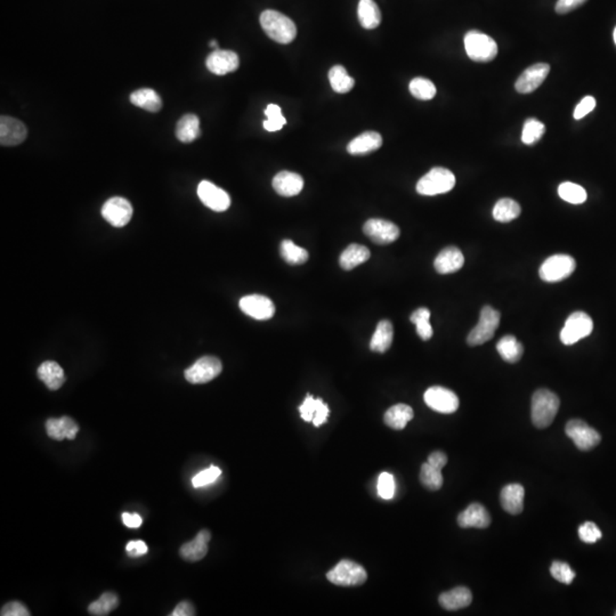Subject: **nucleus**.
<instances>
[{
  "label": "nucleus",
  "mask_w": 616,
  "mask_h": 616,
  "mask_svg": "<svg viewBox=\"0 0 616 616\" xmlns=\"http://www.w3.org/2000/svg\"><path fill=\"white\" fill-rule=\"evenodd\" d=\"M259 21L266 34L276 43L290 44L296 38V25L282 13L267 9L262 13Z\"/></svg>",
  "instance_id": "obj_1"
},
{
  "label": "nucleus",
  "mask_w": 616,
  "mask_h": 616,
  "mask_svg": "<svg viewBox=\"0 0 616 616\" xmlns=\"http://www.w3.org/2000/svg\"><path fill=\"white\" fill-rule=\"evenodd\" d=\"M558 396L549 390H539L532 397L531 417L537 428L544 429L553 423L558 412Z\"/></svg>",
  "instance_id": "obj_2"
},
{
  "label": "nucleus",
  "mask_w": 616,
  "mask_h": 616,
  "mask_svg": "<svg viewBox=\"0 0 616 616\" xmlns=\"http://www.w3.org/2000/svg\"><path fill=\"white\" fill-rule=\"evenodd\" d=\"M456 186V176L454 172L436 167L426 175L421 177L417 183V192L421 195L432 197L437 194H444L450 192Z\"/></svg>",
  "instance_id": "obj_3"
},
{
  "label": "nucleus",
  "mask_w": 616,
  "mask_h": 616,
  "mask_svg": "<svg viewBox=\"0 0 616 616\" xmlns=\"http://www.w3.org/2000/svg\"><path fill=\"white\" fill-rule=\"evenodd\" d=\"M463 41H465L466 53L474 62L487 63L494 60L498 55V45L494 39L480 31H469L466 34Z\"/></svg>",
  "instance_id": "obj_4"
},
{
  "label": "nucleus",
  "mask_w": 616,
  "mask_h": 616,
  "mask_svg": "<svg viewBox=\"0 0 616 616\" xmlns=\"http://www.w3.org/2000/svg\"><path fill=\"white\" fill-rule=\"evenodd\" d=\"M500 319H501L500 313L491 306L482 308L478 323L467 337L469 346H480L491 340L499 328Z\"/></svg>",
  "instance_id": "obj_5"
},
{
  "label": "nucleus",
  "mask_w": 616,
  "mask_h": 616,
  "mask_svg": "<svg viewBox=\"0 0 616 616\" xmlns=\"http://www.w3.org/2000/svg\"><path fill=\"white\" fill-rule=\"evenodd\" d=\"M366 577L368 574L366 570L361 565L348 559H342L326 574V579L339 586H361L366 582Z\"/></svg>",
  "instance_id": "obj_6"
},
{
  "label": "nucleus",
  "mask_w": 616,
  "mask_h": 616,
  "mask_svg": "<svg viewBox=\"0 0 616 616\" xmlns=\"http://www.w3.org/2000/svg\"><path fill=\"white\" fill-rule=\"evenodd\" d=\"M575 269L577 263L573 257L564 254L553 255L544 260L541 265L539 275L542 281L553 283L571 276Z\"/></svg>",
  "instance_id": "obj_7"
},
{
  "label": "nucleus",
  "mask_w": 616,
  "mask_h": 616,
  "mask_svg": "<svg viewBox=\"0 0 616 616\" xmlns=\"http://www.w3.org/2000/svg\"><path fill=\"white\" fill-rule=\"evenodd\" d=\"M593 330V321L584 312H575L568 316L560 331V342L567 346L586 338Z\"/></svg>",
  "instance_id": "obj_8"
},
{
  "label": "nucleus",
  "mask_w": 616,
  "mask_h": 616,
  "mask_svg": "<svg viewBox=\"0 0 616 616\" xmlns=\"http://www.w3.org/2000/svg\"><path fill=\"white\" fill-rule=\"evenodd\" d=\"M222 370L223 366L217 357H203L198 359L193 366L186 368L184 376L190 384H207L221 375Z\"/></svg>",
  "instance_id": "obj_9"
},
{
  "label": "nucleus",
  "mask_w": 616,
  "mask_h": 616,
  "mask_svg": "<svg viewBox=\"0 0 616 616\" xmlns=\"http://www.w3.org/2000/svg\"><path fill=\"white\" fill-rule=\"evenodd\" d=\"M565 432L581 451L592 450L601 443V434L583 420L573 419L568 421Z\"/></svg>",
  "instance_id": "obj_10"
},
{
  "label": "nucleus",
  "mask_w": 616,
  "mask_h": 616,
  "mask_svg": "<svg viewBox=\"0 0 616 616\" xmlns=\"http://www.w3.org/2000/svg\"><path fill=\"white\" fill-rule=\"evenodd\" d=\"M423 399L429 408L439 413H454L459 408L458 396L444 387H430L423 395Z\"/></svg>",
  "instance_id": "obj_11"
},
{
  "label": "nucleus",
  "mask_w": 616,
  "mask_h": 616,
  "mask_svg": "<svg viewBox=\"0 0 616 616\" xmlns=\"http://www.w3.org/2000/svg\"><path fill=\"white\" fill-rule=\"evenodd\" d=\"M134 209L127 199L113 197L102 207V216L112 226L124 227L133 217Z\"/></svg>",
  "instance_id": "obj_12"
},
{
  "label": "nucleus",
  "mask_w": 616,
  "mask_h": 616,
  "mask_svg": "<svg viewBox=\"0 0 616 616\" xmlns=\"http://www.w3.org/2000/svg\"><path fill=\"white\" fill-rule=\"evenodd\" d=\"M363 232L377 245H390L399 239L401 233L395 224L378 218L368 219L363 226Z\"/></svg>",
  "instance_id": "obj_13"
},
{
  "label": "nucleus",
  "mask_w": 616,
  "mask_h": 616,
  "mask_svg": "<svg viewBox=\"0 0 616 616\" xmlns=\"http://www.w3.org/2000/svg\"><path fill=\"white\" fill-rule=\"evenodd\" d=\"M198 195L201 203L214 212H223L230 208V195L210 181H203L200 183L198 186Z\"/></svg>",
  "instance_id": "obj_14"
},
{
  "label": "nucleus",
  "mask_w": 616,
  "mask_h": 616,
  "mask_svg": "<svg viewBox=\"0 0 616 616\" xmlns=\"http://www.w3.org/2000/svg\"><path fill=\"white\" fill-rule=\"evenodd\" d=\"M240 309L255 320H269L275 314L272 300L262 295H249L240 300Z\"/></svg>",
  "instance_id": "obj_15"
},
{
  "label": "nucleus",
  "mask_w": 616,
  "mask_h": 616,
  "mask_svg": "<svg viewBox=\"0 0 616 616\" xmlns=\"http://www.w3.org/2000/svg\"><path fill=\"white\" fill-rule=\"evenodd\" d=\"M550 72V65L547 63H538L527 68L517 79L515 88L520 94H530L538 89Z\"/></svg>",
  "instance_id": "obj_16"
},
{
  "label": "nucleus",
  "mask_w": 616,
  "mask_h": 616,
  "mask_svg": "<svg viewBox=\"0 0 616 616\" xmlns=\"http://www.w3.org/2000/svg\"><path fill=\"white\" fill-rule=\"evenodd\" d=\"M239 56L236 51L216 49L205 60L207 69L214 75L224 76L234 72L239 68Z\"/></svg>",
  "instance_id": "obj_17"
},
{
  "label": "nucleus",
  "mask_w": 616,
  "mask_h": 616,
  "mask_svg": "<svg viewBox=\"0 0 616 616\" xmlns=\"http://www.w3.org/2000/svg\"><path fill=\"white\" fill-rule=\"evenodd\" d=\"M27 136L25 124L18 119L3 115L0 118V144L15 146L25 142Z\"/></svg>",
  "instance_id": "obj_18"
},
{
  "label": "nucleus",
  "mask_w": 616,
  "mask_h": 616,
  "mask_svg": "<svg viewBox=\"0 0 616 616\" xmlns=\"http://www.w3.org/2000/svg\"><path fill=\"white\" fill-rule=\"evenodd\" d=\"M458 524L462 529H487L491 524V516L485 507L474 502L458 516Z\"/></svg>",
  "instance_id": "obj_19"
},
{
  "label": "nucleus",
  "mask_w": 616,
  "mask_h": 616,
  "mask_svg": "<svg viewBox=\"0 0 616 616\" xmlns=\"http://www.w3.org/2000/svg\"><path fill=\"white\" fill-rule=\"evenodd\" d=\"M46 432L55 441H63L64 438L75 439L79 432V426L72 418H51L46 421Z\"/></svg>",
  "instance_id": "obj_20"
},
{
  "label": "nucleus",
  "mask_w": 616,
  "mask_h": 616,
  "mask_svg": "<svg viewBox=\"0 0 616 616\" xmlns=\"http://www.w3.org/2000/svg\"><path fill=\"white\" fill-rule=\"evenodd\" d=\"M275 192L282 197H295L302 192L304 179L296 172H281L273 179Z\"/></svg>",
  "instance_id": "obj_21"
},
{
  "label": "nucleus",
  "mask_w": 616,
  "mask_h": 616,
  "mask_svg": "<svg viewBox=\"0 0 616 616\" xmlns=\"http://www.w3.org/2000/svg\"><path fill=\"white\" fill-rule=\"evenodd\" d=\"M465 264V257L456 247H447L436 257L434 266L439 274H451L458 272Z\"/></svg>",
  "instance_id": "obj_22"
},
{
  "label": "nucleus",
  "mask_w": 616,
  "mask_h": 616,
  "mask_svg": "<svg viewBox=\"0 0 616 616\" xmlns=\"http://www.w3.org/2000/svg\"><path fill=\"white\" fill-rule=\"evenodd\" d=\"M212 539V534L208 530H203L193 541L183 544L179 550L181 558L188 562H199L208 553V542Z\"/></svg>",
  "instance_id": "obj_23"
},
{
  "label": "nucleus",
  "mask_w": 616,
  "mask_h": 616,
  "mask_svg": "<svg viewBox=\"0 0 616 616\" xmlns=\"http://www.w3.org/2000/svg\"><path fill=\"white\" fill-rule=\"evenodd\" d=\"M525 489L520 484H508L500 494L501 506L511 515H520L524 509Z\"/></svg>",
  "instance_id": "obj_24"
},
{
  "label": "nucleus",
  "mask_w": 616,
  "mask_h": 616,
  "mask_svg": "<svg viewBox=\"0 0 616 616\" xmlns=\"http://www.w3.org/2000/svg\"><path fill=\"white\" fill-rule=\"evenodd\" d=\"M473 595L466 586H458L450 591L443 592L438 601L442 608L447 610H458L467 608L471 604Z\"/></svg>",
  "instance_id": "obj_25"
},
{
  "label": "nucleus",
  "mask_w": 616,
  "mask_h": 616,
  "mask_svg": "<svg viewBox=\"0 0 616 616\" xmlns=\"http://www.w3.org/2000/svg\"><path fill=\"white\" fill-rule=\"evenodd\" d=\"M383 146V137L376 131H366L354 139L347 146V151L353 155L371 153Z\"/></svg>",
  "instance_id": "obj_26"
},
{
  "label": "nucleus",
  "mask_w": 616,
  "mask_h": 616,
  "mask_svg": "<svg viewBox=\"0 0 616 616\" xmlns=\"http://www.w3.org/2000/svg\"><path fill=\"white\" fill-rule=\"evenodd\" d=\"M38 377L51 390H60L65 381L63 368L54 361H46L38 368Z\"/></svg>",
  "instance_id": "obj_27"
},
{
  "label": "nucleus",
  "mask_w": 616,
  "mask_h": 616,
  "mask_svg": "<svg viewBox=\"0 0 616 616\" xmlns=\"http://www.w3.org/2000/svg\"><path fill=\"white\" fill-rule=\"evenodd\" d=\"M393 324L388 320H383L378 323L375 333L370 342V349L376 353H385L390 349L393 342Z\"/></svg>",
  "instance_id": "obj_28"
},
{
  "label": "nucleus",
  "mask_w": 616,
  "mask_h": 616,
  "mask_svg": "<svg viewBox=\"0 0 616 616\" xmlns=\"http://www.w3.org/2000/svg\"><path fill=\"white\" fill-rule=\"evenodd\" d=\"M413 410L406 404H396L386 411L384 421L387 426L395 430H402L413 419Z\"/></svg>",
  "instance_id": "obj_29"
},
{
  "label": "nucleus",
  "mask_w": 616,
  "mask_h": 616,
  "mask_svg": "<svg viewBox=\"0 0 616 616\" xmlns=\"http://www.w3.org/2000/svg\"><path fill=\"white\" fill-rule=\"evenodd\" d=\"M370 256L371 254L366 247L353 243V245H348L347 248L342 251V254L339 258V264L345 271H351L357 266L366 263Z\"/></svg>",
  "instance_id": "obj_30"
},
{
  "label": "nucleus",
  "mask_w": 616,
  "mask_h": 616,
  "mask_svg": "<svg viewBox=\"0 0 616 616\" xmlns=\"http://www.w3.org/2000/svg\"><path fill=\"white\" fill-rule=\"evenodd\" d=\"M130 102L133 103V105L141 108V109L146 110L148 112H159L162 108V101L159 96L157 91L150 88H143L139 91H134L133 94L130 95Z\"/></svg>",
  "instance_id": "obj_31"
},
{
  "label": "nucleus",
  "mask_w": 616,
  "mask_h": 616,
  "mask_svg": "<svg viewBox=\"0 0 616 616\" xmlns=\"http://www.w3.org/2000/svg\"><path fill=\"white\" fill-rule=\"evenodd\" d=\"M200 120L197 115L188 113L181 117L176 126V137L181 143H192L200 137Z\"/></svg>",
  "instance_id": "obj_32"
},
{
  "label": "nucleus",
  "mask_w": 616,
  "mask_h": 616,
  "mask_svg": "<svg viewBox=\"0 0 616 616\" xmlns=\"http://www.w3.org/2000/svg\"><path fill=\"white\" fill-rule=\"evenodd\" d=\"M359 23L364 29L371 30L380 25L381 13L375 0H359Z\"/></svg>",
  "instance_id": "obj_33"
},
{
  "label": "nucleus",
  "mask_w": 616,
  "mask_h": 616,
  "mask_svg": "<svg viewBox=\"0 0 616 616\" xmlns=\"http://www.w3.org/2000/svg\"><path fill=\"white\" fill-rule=\"evenodd\" d=\"M496 349L502 359L508 363L518 362L524 353L522 345L513 335H507L500 339L496 345Z\"/></svg>",
  "instance_id": "obj_34"
},
{
  "label": "nucleus",
  "mask_w": 616,
  "mask_h": 616,
  "mask_svg": "<svg viewBox=\"0 0 616 616\" xmlns=\"http://www.w3.org/2000/svg\"><path fill=\"white\" fill-rule=\"evenodd\" d=\"M522 208L520 203L509 198H503L499 200L493 208V218L500 223H509V222L520 217Z\"/></svg>",
  "instance_id": "obj_35"
},
{
  "label": "nucleus",
  "mask_w": 616,
  "mask_h": 616,
  "mask_svg": "<svg viewBox=\"0 0 616 616\" xmlns=\"http://www.w3.org/2000/svg\"><path fill=\"white\" fill-rule=\"evenodd\" d=\"M330 85L338 94H346L353 89L355 82L342 65H335L329 72Z\"/></svg>",
  "instance_id": "obj_36"
},
{
  "label": "nucleus",
  "mask_w": 616,
  "mask_h": 616,
  "mask_svg": "<svg viewBox=\"0 0 616 616\" xmlns=\"http://www.w3.org/2000/svg\"><path fill=\"white\" fill-rule=\"evenodd\" d=\"M281 257L290 265H300L307 262L308 252L306 249L295 245L291 240H283L280 245Z\"/></svg>",
  "instance_id": "obj_37"
},
{
  "label": "nucleus",
  "mask_w": 616,
  "mask_h": 616,
  "mask_svg": "<svg viewBox=\"0 0 616 616\" xmlns=\"http://www.w3.org/2000/svg\"><path fill=\"white\" fill-rule=\"evenodd\" d=\"M410 320L412 323L416 324L420 338L425 342L432 338L434 331H432V324L429 322L430 312H429L428 308H418L417 311H414L411 315Z\"/></svg>",
  "instance_id": "obj_38"
},
{
  "label": "nucleus",
  "mask_w": 616,
  "mask_h": 616,
  "mask_svg": "<svg viewBox=\"0 0 616 616\" xmlns=\"http://www.w3.org/2000/svg\"><path fill=\"white\" fill-rule=\"evenodd\" d=\"M558 194L564 201L572 205H581L586 201V190L571 181H565L559 185Z\"/></svg>",
  "instance_id": "obj_39"
},
{
  "label": "nucleus",
  "mask_w": 616,
  "mask_h": 616,
  "mask_svg": "<svg viewBox=\"0 0 616 616\" xmlns=\"http://www.w3.org/2000/svg\"><path fill=\"white\" fill-rule=\"evenodd\" d=\"M119 599L113 592H104L98 601L89 605L88 612L91 615L104 616L118 608Z\"/></svg>",
  "instance_id": "obj_40"
},
{
  "label": "nucleus",
  "mask_w": 616,
  "mask_h": 616,
  "mask_svg": "<svg viewBox=\"0 0 616 616\" xmlns=\"http://www.w3.org/2000/svg\"><path fill=\"white\" fill-rule=\"evenodd\" d=\"M420 482L430 491H437L443 485L441 469L435 468L434 466L429 465L428 462L423 463L420 470Z\"/></svg>",
  "instance_id": "obj_41"
},
{
  "label": "nucleus",
  "mask_w": 616,
  "mask_h": 616,
  "mask_svg": "<svg viewBox=\"0 0 616 616\" xmlns=\"http://www.w3.org/2000/svg\"><path fill=\"white\" fill-rule=\"evenodd\" d=\"M412 96L418 100L429 101L436 95V87L430 80L426 78H414L411 80L409 86Z\"/></svg>",
  "instance_id": "obj_42"
},
{
  "label": "nucleus",
  "mask_w": 616,
  "mask_h": 616,
  "mask_svg": "<svg viewBox=\"0 0 616 616\" xmlns=\"http://www.w3.org/2000/svg\"><path fill=\"white\" fill-rule=\"evenodd\" d=\"M546 133V126L537 119H529L525 121L522 128V142L526 146H533L540 141Z\"/></svg>",
  "instance_id": "obj_43"
},
{
  "label": "nucleus",
  "mask_w": 616,
  "mask_h": 616,
  "mask_svg": "<svg viewBox=\"0 0 616 616\" xmlns=\"http://www.w3.org/2000/svg\"><path fill=\"white\" fill-rule=\"evenodd\" d=\"M265 115L267 120L264 121V128L267 131H278L281 130L287 120L281 115V108L276 104H269L265 110Z\"/></svg>",
  "instance_id": "obj_44"
},
{
  "label": "nucleus",
  "mask_w": 616,
  "mask_h": 616,
  "mask_svg": "<svg viewBox=\"0 0 616 616\" xmlns=\"http://www.w3.org/2000/svg\"><path fill=\"white\" fill-rule=\"evenodd\" d=\"M550 574L555 580L564 584H571L575 579V572L570 565L563 562H553L550 567Z\"/></svg>",
  "instance_id": "obj_45"
},
{
  "label": "nucleus",
  "mask_w": 616,
  "mask_h": 616,
  "mask_svg": "<svg viewBox=\"0 0 616 616\" xmlns=\"http://www.w3.org/2000/svg\"><path fill=\"white\" fill-rule=\"evenodd\" d=\"M378 494L384 500L393 499L395 494V480L393 475L390 473H383L378 478Z\"/></svg>",
  "instance_id": "obj_46"
},
{
  "label": "nucleus",
  "mask_w": 616,
  "mask_h": 616,
  "mask_svg": "<svg viewBox=\"0 0 616 616\" xmlns=\"http://www.w3.org/2000/svg\"><path fill=\"white\" fill-rule=\"evenodd\" d=\"M221 475V469L216 467V466H212L210 468L205 469V470L195 475L193 480H192V484H193L194 487H205V485H209V484L216 482Z\"/></svg>",
  "instance_id": "obj_47"
},
{
  "label": "nucleus",
  "mask_w": 616,
  "mask_h": 616,
  "mask_svg": "<svg viewBox=\"0 0 616 616\" xmlns=\"http://www.w3.org/2000/svg\"><path fill=\"white\" fill-rule=\"evenodd\" d=\"M579 537L586 544H595L601 539L603 533L595 522H586L579 527Z\"/></svg>",
  "instance_id": "obj_48"
},
{
  "label": "nucleus",
  "mask_w": 616,
  "mask_h": 616,
  "mask_svg": "<svg viewBox=\"0 0 616 616\" xmlns=\"http://www.w3.org/2000/svg\"><path fill=\"white\" fill-rule=\"evenodd\" d=\"M320 399H315L312 395L306 396L305 401L300 406V417L305 420L306 423H311L314 419L315 412L317 410Z\"/></svg>",
  "instance_id": "obj_49"
},
{
  "label": "nucleus",
  "mask_w": 616,
  "mask_h": 616,
  "mask_svg": "<svg viewBox=\"0 0 616 616\" xmlns=\"http://www.w3.org/2000/svg\"><path fill=\"white\" fill-rule=\"evenodd\" d=\"M596 108L595 97L586 96L581 100V102L577 104V108L574 110V119L580 120L584 118L586 115H589L590 112L593 111Z\"/></svg>",
  "instance_id": "obj_50"
},
{
  "label": "nucleus",
  "mask_w": 616,
  "mask_h": 616,
  "mask_svg": "<svg viewBox=\"0 0 616 616\" xmlns=\"http://www.w3.org/2000/svg\"><path fill=\"white\" fill-rule=\"evenodd\" d=\"M1 616H29L30 612L20 601H11L1 608Z\"/></svg>",
  "instance_id": "obj_51"
},
{
  "label": "nucleus",
  "mask_w": 616,
  "mask_h": 616,
  "mask_svg": "<svg viewBox=\"0 0 616 616\" xmlns=\"http://www.w3.org/2000/svg\"><path fill=\"white\" fill-rule=\"evenodd\" d=\"M586 1V0H558L555 9L558 14H567L574 9L582 6Z\"/></svg>",
  "instance_id": "obj_52"
},
{
  "label": "nucleus",
  "mask_w": 616,
  "mask_h": 616,
  "mask_svg": "<svg viewBox=\"0 0 616 616\" xmlns=\"http://www.w3.org/2000/svg\"><path fill=\"white\" fill-rule=\"evenodd\" d=\"M126 550H127L128 556L139 557L146 555L148 553V548L144 541H130V542H128L127 546H126Z\"/></svg>",
  "instance_id": "obj_53"
},
{
  "label": "nucleus",
  "mask_w": 616,
  "mask_h": 616,
  "mask_svg": "<svg viewBox=\"0 0 616 616\" xmlns=\"http://www.w3.org/2000/svg\"><path fill=\"white\" fill-rule=\"evenodd\" d=\"M328 416H329V408H328V405L320 399V401H319V405H317L316 412H315L314 419H313L312 423H314L315 427L322 426L324 423H326Z\"/></svg>",
  "instance_id": "obj_54"
},
{
  "label": "nucleus",
  "mask_w": 616,
  "mask_h": 616,
  "mask_svg": "<svg viewBox=\"0 0 616 616\" xmlns=\"http://www.w3.org/2000/svg\"><path fill=\"white\" fill-rule=\"evenodd\" d=\"M428 462L429 465L434 466L435 468L437 469H443L447 463V456L444 452H441V451H435V452H432L430 456H428Z\"/></svg>",
  "instance_id": "obj_55"
},
{
  "label": "nucleus",
  "mask_w": 616,
  "mask_h": 616,
  "mask_svg": "<svg viewBox=\"0 0 616 616\" xmlns=\"http://www.w3.org/2000/svg\"><path fill=\"white\" fill-rule=\"evenodd\" d=\"M172 616H193L195 615V610L190 601H181L175 610L170 614Z\"/></svg>",
  "instance_id": "obj_56"
},
{
  "label": "nucleus",
  "mask_w": 616,
  "mask_h": 616,
  "mask_svg": "<svg viewBox=\"0 0 616 616\" xmlns=\"http://www.w3.org/2000/svg\"><path fill=\"white\" fill-rule=\"evenodd\" d=\"M122 522L129 529H139L143 524L142 517L139 513H122Z\"/></svg>",
  "instance_id": "obj_57"
},
{
  "label": "nucleus",
  "mask_w": 616,
  "mask_h": 616,
  "mask_svg": "<svg viewBox=\"0 0 616 616\" xmlns=\"http://www.w3.org/2000/svg\"><path fill=\"white\" fill-rule=\"evenodd\" d=\"M209 46H210V47H212L214 51H216V49H218V43L217 41H216V40H212V41H210V44H209Z\"/></svg>",
  "instance_id": "obj_58"
},
{
  "label": "nucleus",
  "mask_w": 616,
  "mask_h": 616,
  "mask_svg": "<svg viewBox=\"0 0 616 616\" xmlns=\"http://www.w3.org/2000/svg\"><path fill=\"white\" fill-rule=\"evenodd\" d=\"M613 36H614V41H615V45H616V27H615V30H614Z\"/></svg>",
  "instance_id": "obj_59"
},
{
  "label": "nucleus",
  "mask_w": 616,
  "mask_h": 616,
  "mask_svg": "<svg viewBox=\"0 0 616 616\" xmlns=\"http://www.w3.org/2000/svg\"><path fill=\"white\" fill-rule=\"evenodd\" d=\"M615 615H616V613H615Z\"/></svg>",
  "instance_id": "obj_60"
}]
</instances>
